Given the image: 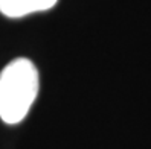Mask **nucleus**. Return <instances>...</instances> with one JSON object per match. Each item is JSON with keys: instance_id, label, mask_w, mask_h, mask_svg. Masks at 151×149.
<instances>
[{"instance_id": "obj_1", "label": "nucleus", "mask_w": 151, "mask_h": 149, "mask_svg": "<svg viewBox=\"0 0 151 149\" xmlns=\"http://www.w3.org/2000/svg\"><path fill=\"white\" fill-rule=\"evenodd\" d=\"M38 88V70L32 61H11L0 72V119L8 125L20 123L37 99Z\"/></svg>"}, {"instance_id": "obj_2", "label": "nucleus", "mask_w": 151, "mask_h": 149, "mask_svg": "<svg viewBox=\"0 0 151 149\" xmlns=\"http://www.w3.org/2000/svg\"><path fill=\"white\" fill-rule=\"evenodd\" d=\"M58 0H0V12L9 19H20L54 8Z\"/></svg>"}]
</instances>
